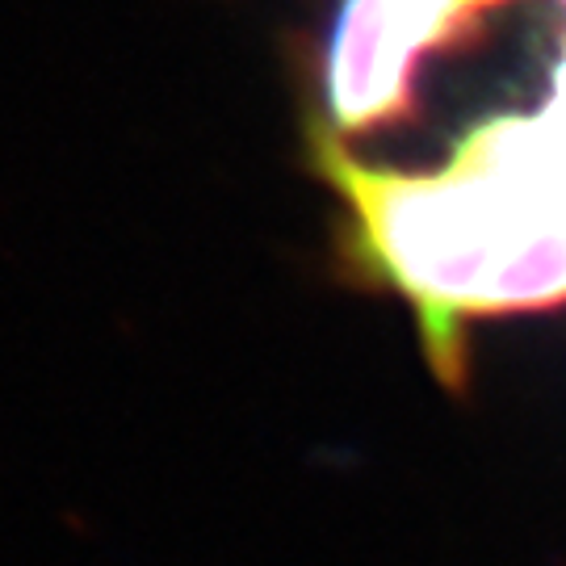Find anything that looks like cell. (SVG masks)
Listing matches in <instances>:
<instances>
[{
    "instance_id": "1",
    "label": "cell",
    "mask_w": 566,
    "mask_h": 566,
    "mask_svg": "<svg viewBox=\"0 0 566 566\" xmlns=\"http://www.w3.org/2000/svg\"><path fill=\"white\" fill-rule=\"evenodd\" d=\"M310 160L457 386L474 324L566 307V0H340Z\"/></svg>"
}]
</instances>
